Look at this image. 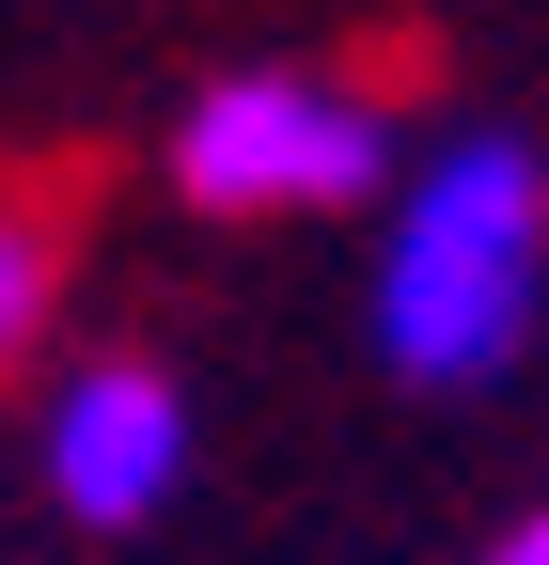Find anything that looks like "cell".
<instances>
[{"label":"cell","mask_w":549,"mask_h":565,"mask_svg":"<svg viewBox=\"0 0 549 565\" xmlns=\"http://www.w3.org/2000/svg\"><path fill=\"white\" fill-rule=\"evenodd\" d=\"M549 330V158L518 126L440 141L424 173H392L377 236V362L408 393H487Z\"/></svg>","instance_id":"obj_1"},{"label":"cell","mask_w":549,"mask_h":565,"mask_svg":"<svg viewBox=\"0 0 549 565\" xmlns=\"http://www.w3.org/2000/svg\"><path fill=\"white\" fill-rule=\"evenodd\" d=\"M392 173H408L392 110L299 63H236L173 110V189L204 221H330V204H377Z\"/></svg>","instance_id":"obj_2"},{"label":"cell","mask_w":549,"mask_h":565,"mask_svg":"<svg viewBox=\"0 0 549 565\" xmlns=\"http://www.w3.org/2000/svg\"><path fill=\"white\" fill-rule=\"evenodd\" d=\"M189 487V393L158 362H79L47 393V503L79 534H142Z\"/></svg>","instance_id":"obj_3"},{"label":"cell","mask_w":549,"mask_h":565,"mask_svg":"<svg viewBox=\"0 0 549 565\" xmlns=\"http://www.w3.org/2000/svg\"><path fill=\"white\" fill-rule=\"evenodd\" d=\"M47 330H63V204L0 189V377L47 362Z\"/></svg>","instance_id":"obj_4"},{"label":"cell","mask_w":549,"mask_h":565,"mask_svg":"<svg viewBox=\"0 0 549 565\" xmlns=\"http://www.w3.org/2000/svg\"><path fill=\"white\" fill-rule=\"evenodd\" d=\"M487 565H549V503H534V519H518V534H503Z\"/></svg>","instance_id":"obj_5"}]
</instances>
